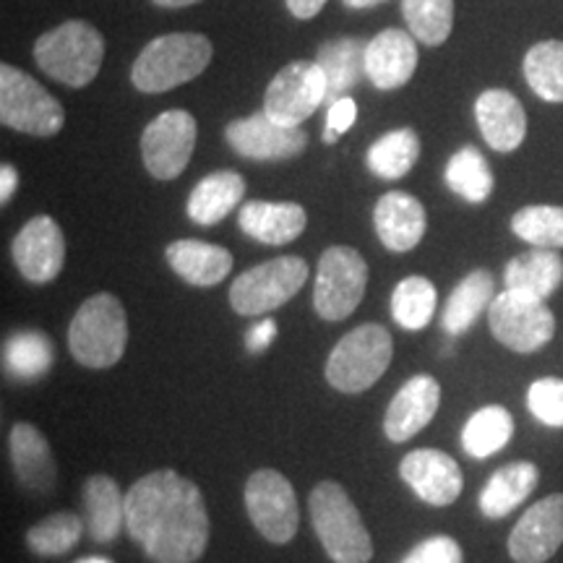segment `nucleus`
Instances as JSON below:
<instances>
[{
    "label": "nucleus",
    "instance_id": "1",
    "mask_svg": "<svg viewBox=\"0 0 563 563\" xmlns=\"http://www.w3.org/2000/svg\"><path fill=\"white\" fill-rule=\"evenodd\" d=\"M125 530L154 563H194L209 543L199 485L175 470L139 477L125 493Z\"/></svg>",
    "mask_w": 563,
    "mask_h": 563
},
{
    "label": "nucleus",
    "instance_id": "2",
    "mask_svg": "<svg viewBox=\"0 0 563 563\" xmlns=\"http://www.w3.org/2000/svg\"><path fill=\"white\" fill-rule=\"evenodd\" d=\"M214 55L203 34L175 32L152 40L133 60L131 81L144 95H162L201 76Z\"/></svg>",
    "mask_w": 563,
    "mask_h": 563
},
{
    "label": "nucleus",
    "instance_id": "3",
    "mask_svg": "<svg viewBox=\"0 0 563 563\" xmlns=\"http://www.w3.org/2000/svg\"><path fill=\"white\" fill-rule=\"evenodd\" d=\"M308 509L323 551L334 563H368L373 559L368 527L340 483L321 481L316 485Z\"/></svg>",
    "mask_w": 563,
    "mask_h": 563
},
{
    "label": "nucleus",
    "instance_id": "4",
    "mask_svg": "<svg viewBox=\"0 0 563 563\" xmlns=\"http://www.w3.org/2000/svg\"><path fill=\"white\" fill-rule=\"evenodd\" d=\"M129 344V316L110 292H97L81 302L68 329L70 355L87 368H110L121 363Z\"/></svg>",
    "mask_w": 563,
    "mask_h": 563
},
{
    "label": "nucleus",
    "instance_id": "5",
    "mask_svg": "<svg viewBox=\"0 0 563 563\" xmlns=\"http://www.w3.org/2000/svg\"><path fill=\"white\" fill-rule=\"evenodd\" d=\"M104 40L89 21L70 19L34 42V60L42 74L66 87L81 89L100 74Z\"/></svg>",
    "mask_w": 563,
    "mask_h": 563
},
{
    "label": "nucleus",
    "instance_id": "6",
    "mask_svg": "<svg viewBox=\"0 0 563 563\" xmlns=\"http://www.w3.org/2000/svg\"><path fill=\"white\" fill-rule=\"evenodd\" d=\"M394 342L382 323H363L334 344L327 361V382L342 394L368 391L391 365Z\"/></svg>",
    "mask_w": 563,
    "mask_h": 563
},
{
    "label": "nucleus",
    "instance_id": "7",
    "mask_svg": "<svg viewBox=\"0 0 563 563\" xmlns=\"http://www.w3.org/2000/svg\"><path fill=\"white\" fill-rule=\"evenodd\" d=\"M0 123L30 136H55L66 123L60 102L30 74L3 63L0 66Z\"/></svg>",
    "mask_w": 563,
    "mask_h": 563
},
{
    "label": "nucleus",
    "instance_id": "8",
    "mask_svg": "<svg viewBox=\"0 0 563 563\" xmlns=\"http://www.w3.org/2000/svg\"><path fill=\"white\" fill-rule=\"evenodd\" d=\"M308 279V264L300 256H279L253 266L232 282L230 306L241 316L272 313L292 300Z\"/></svg>",
    "mask_w": 563,
    "mask_h": 563
},
{
    "label": "nucleus",
    "instance_id": "9",
    "mask_svg": "<svg viewBox=\"0 0 563 563\" xmlns=\"http://www.w3.org/2000/svg\"><path fill=\"white\" fill-rule=\"evenodd\" d=\"M368 287L365 258L350 245H332L321 253L316 272L313 306L323 321H344L361 306Z\"/></svg>",
    "mask_w": 563,
    "mask_h": 563
},
{
    "label": "nucleus",
    "instance_id": "10",
    "mask_svg": "<svg viewBox=\"0 0 563 563\" xmlns=\"http://www.w3.org/2000/svg\"><path fill=\"white\" fill-rule=\"evenodd\" d=\"M488 327L504 347L519 352V355H530L553 340L555 316L545 306V300L504 290L490 302Z\"/></svg>",
    "mask_w": 563,
    "mask_h": 563
},
{
    "label": "nucleus",
    "instance_id": "11",
    "mask_svg": "<svg viewBox=\"0 0 563 563\" xmlns=\"http://www.w3.org/2000/svg\"><path fill=\"white\" fill-rule=\"evenodd\" d=\"M329 84L316 60H292L277 70L264 95V112L274 123L300 129L327 102Z\"/></svg>",
    "mask_w": 563,
    "mask_h": 563
},
{
    "label": "nucleus",
    "instance_id": "12",
    "mask_svg": "<svg viewBox=\"0 0 563 563\" xmlns=\"http://www.w3.org/2000/svg\"><path fill=\"white\" fill-rule=\"evenodd\" d=\"M245 511L253 527L274 545H285L298 534L300 509L292 483L277 470H256L245 483Z\"/></svg>",
    "mask_w": 563,
    "mask_h": 563
},
{
    "label": "nucleus",
    "instance_id": "13",
    "mask_svg": "<svg viewBox=\"0 0 563 563\" xmlns=\"http://www.w3.org/2000/svg\"><path fill=\"white\" fill-rule=\"evenodd\" d=\"M196 121L186 110H167L141 133V157L157 180H175L186 170L196 150Z\"/></svg>",
    "mask_w": 563,
    "mask_h": 563
},
{
    "label": "nucleus",
    "instance_id": "14",
    "mask_svg": "<svg viewBox=\"0 0 563 563\" xmlns=\"http://www.w3.org/2000/svg\"><path fill=\"white\" fill-rule=\"evenodd\" d=\"M224 139L232 152L253 162H282L306 152L308 136L302 129L274 123L264 110L228 123Z\"/></svg>",
    "mask_w": 563,
    "mask_h": 563
},
{
    "label": "nucleus",
    "instance_id": "15",
    "mask_svg": "<svg viewBox=\"0 0 563 563\" xmlns=\"http://www.w3.org/2000/svg\"><path fill=\"white\" fill-rule=\"evenodd\" d=\"M563 545V493L532 504L509 534V555L517 563H545Z\"/></svg>",
    "mask_w": 563,
    "mask_h": 563
},
{
    "label": "nucleus",
    "instance_id": "16",
    "mask_svg": "<svg viewBox=\"0 0 563 563\" xmlns=\"http://www.w3.org/2000/svg\"><path fill=\"white\" fill-rule=\"evenodd\" d=\"M11 256L24 279L34 285L53 282L66 264V238H63L60 224L47 214L34 217L13 238Z\"/></svg>",
    "mask_w": 563,
    "mask_h": 563
},
{
    "label": "nucleus",
    "instance_id": "17",
    "mask_svg": "<svg viewBox=\"0 0 563 563\" xmlns=\"http://www.w3.org/2000/svg\"><path fill=\"white\" fill-rule=\"evenodd\" d=\"M399 475L420 501L431 506L454 504L464 488L460 464L439 449H415L399 464Z\"/></svg>",
    "mask_w": 563,
    "mask_h": 563
},
{
    "label": "nucleus",
    "instance_id": "18",
    "mask_svg": "<svg viewBox=\"0 0 563 563\" xmlns=\"http://www.w3.org/2000/svg\"><path fill=\"white\" fill-rule=\"evenodd\" d=\"M441 405V386L433 376L420 373L412 376L402 389L394 394L384 418V433L394 443H405L431 426Z\"/></svg>",
    "mask_w": 563,
    "mask_h": 563
},
{
    "label": "nucleus",
    "instance_id": "19",
    "mask_svg": "<svg viewBox=\"0 0 563 563\" xmlns=\"http://www.w3.org/2000/svg\"><path fill=\"white\" fill-rule=\"evenodd\" d=\"M418 68V45L412 34L384 30L365 45V76L376 89H399Z\"/></svg>",
    "mask_w": 563,
    "mask_h": 563
},
{
    "label": "nucleus",
    "instance_id": "20",
    "mask_svg": "<svg viewBox=\"0 0 563 563\" xmlns=\"http://www.w3.org/2000/svg\"><path fill=\"white\" fill-rule=\"evenodd\" d=\"M376 235L394 253H407L422 241L428 228V217L422 203L412 194L389 191L376 201L373 209Z\"/></svg>",
    "mask_w": 563,
    "mask_h": 563
},
{
    "label": "nucleus",
    "instance_id": "21",
    "mask_svg": "<svg viewBox=\"0 0 563 563\" xmlns=\"http://www.w3.org/2000/svg\"><path fill=\"white\" fill-rule=\"evenodd\" d=\"M477 129L485 144L496 152H514L527 136V112L522 102L506 89H488L475 102Z\"/></svg>",
    "mask_w": 563,
    "mask_h": 563
},
{
    "label": "nucleus",
    "instance_id": "22",
    "mask_svg": "<svg viewBox=\"0 0 563 563\" xmlns=\"http://www.w3.org/2000/svg\"><path fill=\"white\" fill-rule=\"evenodd\" d=\"M308 214L295 201H245L238 228L264 245H287L302 235Z\"/></svg>",
    "mask_w": 563,
    "mask_h": 563
},
{
    "label": "nucleus",
    "instance_id": "23",
    "mask_svg": "<svg viewBox=\"0 0 563 563\" xmlns=\"http://www.w3.org/2000/svg\"><path fill=\"white\" fill-rule=\"evenodd\" d=\"M13 473L24 488L34 493H51L55 485V462L51 443L37 426L32 422H16L9 435Z\"/></svg>",
    "mask_w": 563,
    "mask_h": 563
},
{
    "label": "nucleus",
    "instance_id": "24",
    "mask_svg": "<svg viewBox=\"0 0 563 563\" xmlns=\"http://www.w3.org/2000/svg\"><path fill=\"white\" fill-rule=\"evenodd\" d=\"M167 264L183 282L194 287H214L232 269V253L203 241H175L165 251Z\"/></svg>",
    "mask_w": 563,
    "mask_h": 563
},
{
    "label": "nucleus",
    "instance_id": "25",
    "mask_svg": "<svg viewBox=\"0 0 563 563\" xmlns=\"http://www.w3.org/2000/svg\"><path fill=\"white\" fill-rule=\"evenodd\" d=\"M84 525L95 543L108 545L125 525V496L108 475H91L84 483Z\"/></svg>",
    "mask_w": 563,
    "mask_h": 563
},
{
    "label": "nucleus",
    "instance_id": "26",
    "mask_svg": "<svg viewBox=\"0 0 563 563\" xmlns=\"http://www.w3.org/2000/svg\"><path fill=\"white\" fill-rule=\"evenodd\" d=\"M563 282V258L553 249H532L514 256L506 264L504 285L506 290L532 295V298L548 300L559 290Z\"/></svg>",
    "mask_w": 563,
    "mask_h": 563
},
{
    "label": "nucleus",
    "instance_id": "27",
    "mask_svg": "<svg viewBox=\"0 0 563 563\" xmlns=\"http://www.w3.org/2000/svg\"><path fill=\"white\" fill-rule=\"evenodd\" d=\"M540 470L532 462H511L490 475L481 493V511L488 519H504L522 506L538 488Z\"/></svg>",
    "mask_w": 563,
    "mask_h": 563
},
{
    "label": "nucleus",
    "instance_id": "28",
    "mask_svg": "<svg viewBox=\"0 0 563 563\" xmlns=\"http://www.w3.org/2000/svg\"><path fill=\"white\" fill-rule=\"evenodd\" d=\"M245 196V180L241 173L220 170L196 183V188L188 196V217L201 228L222 222L232 209L241 207Z\"/></svg>",
    "mask_w": 563,
    "mask_h": 563
},
{
    "label": "nucleus",
    "instance_id": "29",
    "mask_svg": "<svg viewBox=\"0 0 563 563\" xmlns=\"http://www.w3.org/2000/svg\"><path fill=\"white\" fill-rule=\"evenodd\" d=\"M493 298H496V282H493V274L485 269L470 272L467 277L454 287L452 295H449L446 306H443V313H441L443 332L454 336L467 332V329L475 327V321L488 311Z\"/></svg>",
    "mask_w": 563,
    "mask_h": 563
},
{
    "label": "nucleus",
    "instance_id": "30",
    "mask_svg": "<svg viewBox=\"0 0 563 563\" xmlns=\"http://www.w3.org/2000/svg\"><path fill=\"white\" fill-rule=\"evenodd\" d=\"M316 63L321 66L329 84L327 102H336L347 97V91L355 89L365 76V45L355 37L327 42L319 47Z\"/></svg>",
    "mask_w": 563,
    "mask_h": 563
},
{
    "label": "nucleus",
    "instance_id": "31",
    "mask_svg": "<svg viewBox=\"0 0 563 563\" xmlns=\"http://www.w3.org/2000/svg\"><path fill=\"white\" fill-rule=\"evenodd\" d=\"M514 435V418L501 405H488L464 422L462 446L473 460H488L498 454Z\"/></svg>",
    "mask_w": 563,
    "mask_h": 563
},
{
    "label": "nucleus",
    "instance_id": "32",
    "mask_svg": "<svg viewBox=\"0 0 563 563\" xmlns=\"http://www.w3.org/2000/svg\"><path fill=\"white\" fill-rule=\"evenodd\" d=\"M420 157V139L412 129L389 131L376 139L365 154V165L373 175L384 180H399L412 170Z\"/></svg>",
    "mask_w": 563,
    "mask_h": 563
},
{
    "label": "nucleus",
    "instance_id": "33",
    "mask_svg": "<svg viewBox=\"0 0 563 563\" xmlns=\"http://www.w3.org/2000/svg\"><path fill=\"white\" fill-rule=\"evenodd\" d=\"M525 79L540 100L563 102V42L545 40L525 55Z\"/></svg>",
    "mask_w": 563,
    "mask_h": 563
},
{
    "label": "nucleus",
    "instance_id": "34",
    "mask_svg": "<svg viewBox=\"0 0 563 563\" xmlns=\"http://www.w3.org/2000/svg\"><path fill=\"white\" fill-rule=\"evenodd\" d=\"M446 186L456 196H462L464 201L485 203L490 199L496 178H493L488 162H485L481 150L462 146L446 165Z\"/></svg>",
    "mask_w": 563,
    "mask_h": 563
},
{
    "label": "nucleus",
    "instance_id": "35",
    "mask_svg": "<svg viewBox=\"0 0 563 563\" xmlns=\"http://www.w3.org/2000/svg\"><path fill=\"white\" fill-rule=\"evenodd\" d=\"M435 285L426 277H407L391 292V316L407 332H420L435 313Z\"/></svg>",
    "mask_w": 563,
    "mask_h": 563
},
{
    "label": "nucleus",
    "instance_id": "36",
    "mask_svg": "<svg viewBox=\"0 0 563 563\" xmlns=\"http://www.w3.org/2000/svg\"><path fill=\"white\" fill-rule=\"evenodd\" d=\"M407 30L428 47H439L454 30V0H402Z\"/></svg>",
    "mask_w": 563,
    "mask_h": 563
},
{
    "label": "nucleus",
    "instance_id": "37",
    "mask_svg": "<svg viewBox=\"0 0 563 563\" xmlns=\"http://www.w3.org/2000/svg\"><path fill=\"white\" fill-rule=\"evenodd\" d=\"M3 361L11 376L32 382L51 371L53 342L42 332H19L5 340Z\"/></svg>",
    "mask_w": 563,
    "mask_h": 563
},
{
    "label": "nucleus",
    "instance_id": "38",
    "mask_svg": "<svg viewBox=\"0 0 563 563\" xmlns=\"http://www.w3.org/2000/svg\"><path fill=\"white\" fill-rule=\"evenodd\" d=\"M514 235L532 249H563V207L532 203L511 217Z\"/></svg>",
    "mask_w": 563,
    "mask_h": 563
},
{
    "label": "nucleus",
    "instance_id": "39",
    "mask_svg": "<svg viewBox=\"0 0 563 563\" xmlns=\"http://www.w3.org/2000/svg\"><path fill=\"white\" fill-rule=\"evenodd\" d=\"M87 530V525L81 522L76 514L70 511H58L53 517L42 519L40 525H34L30 532H26V545H30L32 553L37 555H66L79 545L81 534Z\"/></svg>",
    "mask_w": 563,
    "mask_h": 563
},
{
    "label": "nucleus",
    "instance_id": "40",
    "mask_svg": "<svg viewBox=\"0 0 563 563\" xmlns=\"http://www.w3.org/2000/svg\"><path fill=\"white\" fill-rule=\"evenodd\" d=\"M527 407L543 426L563 428V378H538L527 391Z\"/></svg>",
    "mask_w": 563,
    "mask_h": 563
},
{
    "label": "nucleus",
    "instance_id": "41",
    "mask_svg": "<svg viewBox=\"0 0 563 563\" xmlns=\"http://www.w3.org/2000/svg\"><path fill=\"white\" fill-rule=\"evenodd\" d=\"M399 563H464V553L454 538L435 534V538H428L415 545Z\"/></svg>",
    "mask_w": 563,
    "mask_h": 563
},
{
    "label": "nucleus",
    "instance_id": "42",
    "mask_svg": "<svg viewBox=\"0 0 563 563\" xmlns=\"http://www.w3.org/2000/svg\"><path fill=\"white\" fill-rule=\"evenodd\" d=\"M355 118H357V104L352 102L350 97H342V100L329 104L327 129H323V141H327V144H334V141L340 139L342 133H347L352 129Z\"/></svg>",
    "mask_w": 563,
    "mask_h": 563
},
{
    "label": "nucleus",
    "instance_id": "43",
    "mask_svg": "<svg viewBox=\"0 0 563 563\" xmlns=\"http://www.w3.org/2000/svg\"><path fill=\"white\" fill-rule=\"evenodd\" d=\"M274 336H277V321L262 319L256 327L249 329V334H245V347L251 352H264L274 342Z\"/></svg>",
    "mask_w": 563,
    "mask_h": 563
},
{
    "label": "nucleus",
    "instance_id": "44",
    "mask_svg": "<svg viewBox=\"0 0 563 563\" xmlns=\"http://www.w3.org/2000/svg\"><path fill=\"white\" fill-rule=\"evenodd\" d=\"M285 3H287V11H290L295 19L308 21L319 16L323 5H327V0H285Z\"/></svg>",
    "mask_w": 563,
    "mask_h": 563
},
{
    "label": "nucleus",
    "instance_id": "45",
    "mask_svg": "<svg viewBox=\"0 0 563 563\" xmlns=\"http://www.w3.org/2000/svg\"><path fill=\"white\" fill-rule=\"evenodd\" d=\"M16 170H13V165H3L0 167V201L9 203L11 196L16 194Z\"/></svg>",
    "mask_w": 563,
    "mask_h": 563
},
{
    "label": "nucleus",
    "instance_id": "46",
    "mask_svg": "<svg viewBox=\"0 0 563 563\" xmlns=\"http://www.w3.org/2000/svg\"><path fill=\"white\" fill-rule=\"evenodd\" d=\"M347 9H355V11H363V9H376V5L386 3V0H342Z\"/></svg>",
    "mask_w": 563,
    "mask_h": 563
},
{
    "label": "nucleus",
    "instance_id": "47",
    "mask_svg": "<svg viewBox=\"0 0 563 563\" xmlns=\"http://www.w3.org/2000/svg\"><path fill=\"white\" fill-rule=\"evenodd\" d=\"M154 5H162V9H186V5L201 3V0H152Z\"/></svg>",
    "mask_w": 563,
    "mask_h": 563
},
{
    "label": "nucleus",
    "instance_id": "48",
    "mask_svg": "<svg viewBox=\"0 0 563 563\" xmlns=\"http://www.w3.org/2000/svg\"><path fill=\"white\" fill-rule=\"evenodd\" d=\"M76 563H112L110 559H102V555H91V559H81V561H76Z\"/></svg>",
    "mask_w": 563,
    "mask_h": 563
}]
</instances>
